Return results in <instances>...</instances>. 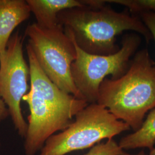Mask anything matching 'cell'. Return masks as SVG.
<instances>
[{
  "label": "cell",
  "mask_w": 155,
  "mask_h": 155,
  "mask_svg": "<svg viewBox=\"0 0 155 155\" xmlns=\"http://www.w3.org/2000/svg\"><path fill=\"white\" fill-rule=\"evenodd\" d=\"M31 13L26 1L0 0V54L6 50L15 28L27 20Z\"/></svg>",
  "instance_id": "obj_8"
},
{
  "label": "cell",
  "mask_w": 155,
  "mask_h": 155,
  "mask_svg": "<svg viewBox=\"0 0 155 155\" xmlns=\"http://www.w3.org/2000/svg\"><path fill=\"white\" fill-rule=\"evenodd\" d=\"M146 155V153H145V152H144V150H141V151H140V152H139V153H137V154H136V155Z\"/></svg>",
  "instance_id": "obj_16"
},
{
  "label": "cell",
  "mask_w": 155,
  "mask_h": 155,
  "mask_svg": "<svg viewBox=\"0 0 155 155\" xmlns=\"http://www.w3.org/2000/svg\"><path fill=\"white\" fill-rule=\"evenodd\" d=\"M118 144L124 150L145 148L153 150L155 144V107L149 112L139 130L123 137Z\"/></svg>",
  "instance_id": "obj_10"
},
{
  "label": "cell",
  "mask_w": 155,
  "mask_h": 155,
  "mask_svg": "<svg viewBox=\"0 0 155 155\" xmlns=\"http://www.w3.org/2000/svg\"><path fill=\"white\" fill-rule=\"evenodd\" d=\"M148 155H155V147L153 148V150H150V153Z\"/></svg>",
  "instance_id": "obj_15"
},
{
  "label": "cell",
  "mask_w": 155,
  "mask_h": 155,
  "mask_svg": "<svg viewBox=\"0 0 155 155\" xmlns=\"http://www.w3.org/2000/svg\"><path fill=\"white\" fill-rule=\"evenodd\" d=\"M9 116V110L4 101L0 97V122L5 120Z\"/></svg>",
  "instance_id": "obj_14"
},
{
  "label": "cell",
  "mask_w": 155,
  "mask_h": 155,
  "mask_svg": "<svg viewBox=\"0 0 155 155\" xmlns=\"http://www.w3.org/2000/svg\"><path fill=\"white\" fill-rule=\"evenodd\" d=\"M1 140H0V147H1Z\"/></svg>",
  "instance_id": "obj_17"
},
{
  "label": "cell",
  "mask_w": 155,
  "mask_h": 155,
  "mask_svg": "<svg viewBox=\"0 0 155 155\" xmlns=\"http://www.w3.org/2000/svg\"><path fill=\"white\" fill-rule=\"evenodd\" d=\"M71 39L76 49V58L71 67L72 80L82 99L89 104L97 103L100 85L106 77L111 75V79H116L127 72L141 43L139 34L127 33L117 52L98 55L86 52Z\"/></svg>",
  "instance_id": "obj_5"
},
{
  "label": "cell",
  "mask_w": 155,
  "mask_h": 155,
  "mask_svg": "<svg viewBox=\"0 0 155 155\" xmlns=\"http://www.w3.org/2000/svg\"><path fill=\"white\" fill-rule=\"evenodd\" d=\"M25 35L40 66L50 80L63 91L83 100L71 73V64L76 58L75 47L64 29L60 25L43 27L36 22L28 25Z\"/></svg>",
  "instance_id": "obj_6"
},
{
  "label": "cell",
  "mask_w": 155,
  "mask_h": 155,
  "mask_svg": "<svg viewBox=\"0 0 155 155\" xmlns=\"http://www.w3.org/2000/svg\"><path fill=\"white\" fill-rule=\"evenodd\" d=\"M144 25L149 29L155 42V13H143L138 16Z\"/></svg>",
  "instance_id": "obj_13"
},
{
  "label": "cell",
  "mask_w": 155,
  "mask_h": 155,
  "mask_svg": "<svg viewBox=\"0 0 155 155\" xmlns=\"http://www.w3.org/2000/svg\"><path fill=\"white\" fill-rule=\"evenodd\" d=\"M84 155H132L126 152L114 139L97 144Z\"/></svg>",
  "instance_id": "obj_12"
},
{
  "label": "cell",
  "mask_w": 155,
  "mask_h": 155,
  "mask_svg": "<svg viewBox=\"0 0 155 155\" xmlns=\"http://www.w3.org/2000/svg\"><path fill=\"white\" fill-rule=\"evenodd\" d=\"M97 103L117 119L137 131L146 114L155 107V61L148 49L133 56L127 72L116 79L105 78L99 88Z\"/></svg>",
  "instance_id": "obj_3"
},
{
  "label": "cell",
  "mask_w": 155,
  "mask_h": 155,
  "mask_svg": "<svg viewBox=\"0 0 155 155\" xmlns=\"http://www.w3.org/2000/svg\"><path fill=\"white\" fill-rule=\"evenodd\" d=\"M30 90L22 97L29 109L28 129L24 139L25 155H36L47 140L61 132L89 105L59 88L46 75L29 45H27Z\"/></svg>",
  "instance_id": "obj_1"
},
{
  "label": "cell",
  "mask_w": 155,
  "mask_h": 155,
  "mask_svg": "<svg viewBox=\"0 0 155 155\" xmlns=\"http://www.w3.org/2000/svg\"><path fill=\"white\" fill-rule=\"evenodd\" d=\"M75 118L66 129L47 140L40 155H66L92 148L104 140L113 139L130 129L98 103L89 104Z\"/></svg>",
  "instance_id": "obj_4"
},
{
  "label": "cell",
  "mask_w": 155,
  "mask_h": 155,
  "mask_svg": "<svg viewBox=\"0 0 155 155\" xmlns=\"http://www.w3.org/2000/svg\"><path fill=\"white\" fill-rule=\"evenodd\" d=\"M29 68L23 54V39L19 32L12 35L5 51L0 54V97L7 106L15 129L24 138L28 123L21 102L28 91Z\"/></svg>",
  "instance_id": "obj_7"
},
{
  "label": "cell",
  "mask_w": 155,
  "mask_h": 155,
  "mask_svg": "<svg viewBox=\"0 0 155 155\" xmlns=\"http://www.w3.org/2000/svg\"><path fill=\"white\" fill-rule=\"evenodd\" d=\"M106 2L116 4L127 8L130 13L138 16L143 13H155V0H107Z\"/></svg>",
  "instance_id": "obj_11"
},
{
  "label": "cell",
  "mask_w": 155,
  "mask_h": 155,
  "mask_svg": "<svg viewBox=\"0 0 155 155\" xmlns=\"http://www.w3.org/2000/svg\"><path fill=\"white\" fill-rule=\"evenodd\" d=\"M36 23L41 27L52 28L57 26L58 15L64 10L85 6L82 0H27Z\"/></svg>",
  "instance_id": "obj_9"
},
{
  "label": "cell",
  "mask_w": 155,
  "mask_h": 155,
  "mask_svg": "<svg viewBox=\"0 0 155 155\" xmlns=\"http://www.w3.org/2000/svg\"><path fill=\"white\" fill-rule=\"evenodd\" d=\"M58 23L84 51L109 55L120 47L117 36L127 31L143 36L147 44L153 38L139 17L125 11L118 12L109 6L93 9L86 6L64 10L58 15Z\"/></svg>",
  "instance_id": "obj_2"
}]
</instances>
